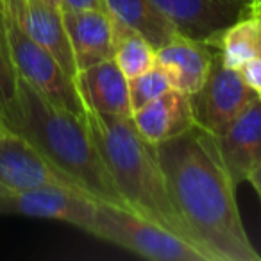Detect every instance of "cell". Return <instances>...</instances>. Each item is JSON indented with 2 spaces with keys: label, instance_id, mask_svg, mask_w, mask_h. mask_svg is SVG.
<instances>
[{
  "label": "cell",
  "instance_id": "1",
  "mask_svg": "<svg viewBox=\"0 0 261 261\" xmlns=\"http://www.w3.org/2000/svg\"><path fill=\"white\" fill-rule=\"evenodd\" d=\"M168 195L193 243L211 261H261L236 204L215 135L199 125L158 143Z\"/></svg>",
  "mask_w": 261,
  "mask_h": 261
},
{
  "label": "cell",
  "instance_id": "2",
  "mask_svg": "<svg viewBox=\"0 0 261 261\" xmlns=\"http://www.w3.org/2000/svg\"><path fill=\"white\" fill-rule=\"evenodd\" d=\"M0 123L33 143L88 197L125 206L95 147L84 115L52 104L18 79L16 100L8 111L0 113Z\"/></svg>",
  "mask_w": 261,
  "mask_h": 261
},
{
  "label": "cell",
  "instance_id": "3",
  "mask_svg": "<svg viewBox=\"0 0 261 261\" xmlns=\"http://www.w3.org/2000/svg\"><path fill=\"white\" fill-rule=\"evenodd\" d=\"M84 120L125 206L193 243L168 195L158 147L140 135L133 118L84 111Z\"/></svg>",
  "mask_w": 261,
  "mask_h": 261
},
{
  "label": "cell",
  "instance_id": "4",
  "mask_svg": "<svg viewBox=\"0 0 261 261\" xmlns=\"http://www.w3.org/2000/svg\"><path fill=\"white\" fill-rule=\"evenodd\" d=\"M88 234L154 261H211L182 236L125 206L97 202Z\"/></svg>",
  "mask_w": 261,
  "mask_h": 261
},
{
  "label": "cell",
  "instance_id": "5",
  "mask_svg": "<svg viewBox=\"0 0 261 261\" xmlns=\"http://www.w3.org/2000/svg\"><path fill=\"white\" fill-rule=\"evenodd\" d=\"M8 33L13 63L20 79L52 104L84 115V104L77 93L75 83L66 75L54 56L31 40L20 27L18 20L11 15H8Z\"/></svg>",
  "mask_w": 261,
  "mask_h": 261
},
{
  "label": "cell",
  "instance_id": "6",
  "mask_svg": "<svg viewBox=\"0 0 261 261\" xmlns=\"http://www.w3.org/2000/svg\"><path fill=\"white\" fill-rule=\"evenodd\" d=\"M48 186L84 193L33 143L4 127L0 138V193L27 192Z\"/></svg>",
  "mask_w": 261,
  "mask_h": 261
},
{
  "label": "cell",
  "instance_id": "7",
  "mask_svg": "<svg viewBox=\"0 0 261 261\" xmlns=\"http://www.w3.org/2000/svg\"><path fill=\"white\" fill-rule=\"evenodd\" d=\"M254 95L257 93L247 86L238 70L225 66L217 52L206 83L195 95H190L195 123L218 136Z\"/></svg>",
  "mask_w": 261,
  "mask_h": 261
},
{
  "label": "cell",
  "instance_id": "8",
  "mask_svg": "<svg viewBox=\"0 0 261 261\" xmlns=\"http://www.w3.org/2000/svg\"><path fill=\"white\" fill-rule=\"evenodd\" d=\"M97 200L73 190L48 186L27 192L0 193V215H22L31 218L66 222L90 232Z\"/></svg>",
  "mask_w": 261,
  "mask_h": 261
},
{
  "label": "cell",
  "instance_id": "9",
  "mask_svg": "<svg viewBox=\"0 0 261 261\" xmlns=\"http://www.w3.org/2000/svg\"><path fill=\"white\" fill-rule=\"evenodd\" d=\"M222 161L236 186L245 182L261 165V97L250 102L215 136Z\"/></svg>",
  "mask_w": 261,
  "mask_h": 261
},
{
  "label": "cell",
  "instance_id": "10",
  "mask_svg": "<svg viewBox=\"0 0 261 261\" xmlns=\"http://www.w3.org/2000/svg\"><path fill=\"white\" fill-rule=\"evenodd\" d=\"M182 36L210 41L243 13L234 0H150Z\"/></svg>",
  "mask_w": 261,
  "mask_h": 261
},
{
  "label": "cell",
  "instance_id": "11",
  "mask_svg": "<svg viewBox=\"0 0 261 261\" xmlns=\"http://www.w3.org/2000/svg\"><path fill=\"white\" fill-rule=\"evenodd\" d=\"M217 48L206 41L175 34L168 43L156 48V65L168 77L172 90L195 95L206 83Z\"/></svg>",
  "mask_w": 261,
  "mask_h": 261
},
{
  "label": "cell",
  "instance_id": "12",
  "mask_svg": "<svg viewBox=\"0 0 261 261\" xmlns=\"http://www.w3.org/2000/svg\"><path fill=\"white\" fill-rule=\"evenodd\" d=\"M73 83L84 104V111L133 118L129 81L113 59L79 70Z\"/></svg>",
  "mask_w": 261,
  "mask_h": 261
},
{
  "label": "cell",
  "instance_id": "13",
  "mask_svg": "<svg viewBox=\"0 0 261 261\" xmlns=\"http://www.w3.org/2000/svg\"><path fill=\"white\" fill-rule=\"evenodd\" d=\"M15 18L18 20L20 27L25 31L27 36L47 52H50L66 72V75L75 81L79 70L63 20V9L59 6L45 4L40 0H25V4Z\"/></svg>",
  "mask_w": 261,
  "mask_h": 261
},
{
  "label": "cell",
  "instance_id": "14",
  "mask_svg": "<svg viewBox=\"0 0 261 261\" xmlns=\"http://www.w3.org/2000/svg\"><path fill=\"white\" fill-rule=\"evenodd\" d=\"M77 70L113 59V20L106 9L63 11Z\"/></svg>",
  "mask_w": 261,
  "mask_h": 261
},
{
  "label": "cell",
  "instance_id": "15",
  "mask_svg": "<svg viewBox=\"0 0 261 261\" xmlns=\"http://www.w3.org/2000/svg\"><path fill=\"white\" fill-rule=\"evenodd\" d=\"M133 122L140 135L154 145L181 136L197 125L192 98L177 90H168L156 100L136 109L133 113Z\"/></svg>",
  "mask_w": 261,
  "mask_h": 261
},
{
  "label": "cell",
  "instance_id": "16",
  "mask_svg": "<svg viewBox=\"0 0 261 261\" xmlns=\"http://www.w3.org/2000/svg\"><path fill=\"white\" fill-rule=\"evenodd\" d=\"M102 2L108 15L115 22L142 34L154 48L163 47L177 34V29L150 4V0H102Z\"/></svg>",
  "mask_w": 261,
  "mask_h": 261
},
{
  "label": "cell",
  "instance_id": "17",
  "mask_svg": "<svg viewBox=\"0 0 261 261\" xmlns=\"http://www.w3.org/2000/svg\"><path fill=\"white\" fill-rule=\"evenodd\" d=\"M207 45L217 48L222 63L234 70L256 58L259 52V20L252 8L247 6L238 20L215 34Z\"/></svg>",
  "mask_w": 261,
  "mask_h": 261
},
{
  "label": "cell",
  "instance_id": "18",
  "mask_svg": "<svg viewBox=\"0 0 261 261\" xmlns=\"http://www.w3.org/2000/svg\"><path fill=\"white\" fill-rule=\"evenodd\" d=\"M113 61L133 79L156 65V48L142 34L113 20Z\"/></svg>",
  "mask_w": 261,
  "mask_h": 261
},
{
  "label": "cell",
  "instance_id": "19",
  "mask_svg": "<svg viewBox=\"0 0 261 261\" xmlns=\"http://www.w3.org/2000/svg\"><path fill=\"white\" fill-rule=\"evenodd\" d=\"M18 73L13 63L8 33V13L0 8V113L8 111L18 95Z\"/></svg>",
  "mask_w": 261,
  "mask_h": 261
},
{
  "label": "cell",
  "instance_id": "20",
  "mask_svg": "<svg viewBox=\"0 0 261 261\" xmlns=\"http://www.w3.org/2000/svg\"><path fill=\"white\" fill-rule=\"evenodd\" d=\"M127 81H129V100L133 113L136 109L143 108L145 104H149V102L156 100L158 97L167 93L168 90H172L167 73L158 65Z\"/></svg>",
  "mask_w": 261,
  "mask_h": 261
},
{
  "label": "cell",
  "instance_id": "21",
  "mask_svg": "<svg viewBox=\"0 0 261 261\" xmlns=\"http://www.w3.org/2000/svg\"><path fill=\"white\" fill-rule=\"evenodd\" d=\"M240 75L243 77V81L247 83V86L257 93L261 97V58L256 56L250 61H247L245 65H242L238 68Z\"/></svg>",
  "mask_w": 261,
  "mask_h": 261
},
{
  "label": "cell",
  "instance_id": "22",
  "mask_svg": "<svg viewBox=\"0 0 261 261\" xmlns=\"http://www.w3.org/2000/svg\"><path fill=\"white\" fill-rule=\"evenodd\" d=\"M63 11H79V9H104L102 0H61Z\"/></svg>",
  "mask_w": 261,
  "mask_h": 261
},
{
  "label": "cell",
  "instance_id": "23",
  "mask_svg": "<svg viewBox=\"0 0 261 261\" xmlns=\"http://www.w3.org/2000/svg\"><path fill=\"white\" fill-rule=\"evenodd\" d=\"M247 181L254 186V190H256L257 197H259V200H261V165L249 175V179H247Z\"/></svg>",
  "mask_w": 261,
  "mask_h": 261
},
{
  "label": "cell",
  "instance_id": "24",
  "mask_svg": "<svg viewBox=\"0 0 261 261\" xmlns=\"http://www.w3.org/2000/svg\"><path fill=\"white\" fill-rule=\"evenodd\" d=\"M23 4H25V0H6V13L11 16H16Z\"/></svg>",
  "mask_w": 261,
  "mask_h": 261
},
{
  "label": "cell",
  "instance_id": "25",
  "mask_svg": "<svg viewBox=\"0 0 261 261\" xmlns=\"http://www.w3.org/2000/svg\"><path fill=\"white\" fill-rule=\"evenodd\" d=\"M249 6L252 8V11L256 13L257 20H259V52H257V56L261 58V0H256V2H252Z\"/></svg>",
  "mask_w": 261,
  "mask_h": 261
},
{
  "label": "cell",
  "instance_id": "26",
  "mask_svg": "<svg viewBox=\"0 0 261 261\" xmlns=\"http://www.w3.org/2000/svg\"><path fill=\"white\" fill-rule=\"evenodd\" d=\"M40 2H45V4H50V6H59V8H61V0H40Z\"/></svg>",
  "mask_w": 261,
  "mask_h": 261
},
{
  "label": "cell",
  "instance_id": "27",
  "mask_svg": "<svg viewBox=\"0 0 261 261\" xmlns=\"http://www.w3.org/2000/svg\"><path fill=\"white\" fill-rule=\"evenodd\" d=\"M0 8H4V9H6V0H0Z\"/></svg>",
  "mask_w": 261,
  "mask_h": 261
},
{
  "label": "cell",
  "instance_id": "28",
  "mask_svg": "<svg viewBox=\"0 0 261 261\" xmlns=\"http://www.w3.org/2000/svg\"><path fill=\"white\" fill-rule=\"evenodd\" d=\"M2 130H4V125L0 123V138H2Z\"/></svg>",
  "mask_w": 261,
  "mask_h": 261
}]
</instances>
